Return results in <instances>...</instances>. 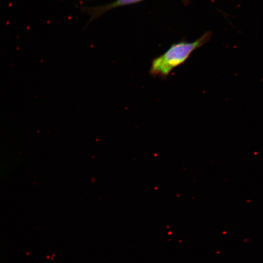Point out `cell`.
I'll list each match as a JSON object with an SVG mask.
<instances>
[{
  "instance_id": "6da1fadb",
  "label": "cell",
  "mask_w": 263,
  "mask_h": 263,
  "mask_svg": "<svg viewBox=\"0 0 263 263\" xmlns=\"http://www.w3.org/2000/svg\"><path fill=\"white\" fill-rule=\"evenodd\" d=\"M211 36V32L207 31L193 42L182 41L173 44L165 53L152 59L150 75L166 78L173 69L183 64L194 50L208 42Z\"/></svg>"
},
{
  "instance_id": "7a4b0ae2",
  "label": "cell",
  "mask_w": 263,
  "mask_h": 263,
  "mask_svg": "<svg viewBox=\"0 0 263 263\" xmlns=\"http://www.w3.org/2000/svg\"><path fill=\"white\" fill-rule=\"evenodd\" d=\"M142 0H116L105 5L94 7L82 6L81 9L83 12L90 16V19L87 23L89 24L108 11L116 7L137 3Z\"/></svg>"
}]
</instances>
